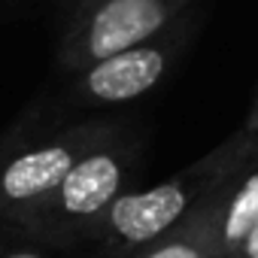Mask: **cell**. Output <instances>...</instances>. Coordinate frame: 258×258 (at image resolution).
Instances as JSON below:
<instances>
[{"label":"cell","instance_id":"obj_1","mask_svg":"<svg viewBox=\"0 0 258 258\" xmlns=\"http://www.w3.org/2000/svg\"><path fill=\"white\" fill-rule=\"evenodd\" d=\"M258 164V137L237 131L222 140L216 149L201 155L195 164L182 167L170 179L118 195L109 210L97 219L88 240H97L106 255L127 258L143 246L155 243L167 231H173L191 210L207 204L213 195L237 182Z\"/></svg>","mask_w":258,"mask_h":258},{"label":"cell","instance_id":"obj_2","mask_svg":"<svg viewBox=\"0 0 258 258\" xmlns=\"http://www.w3.org/2000/svg\"><path fill=\"white\" fill-rule=\"evenodd\" d=\"M134 164H137V149L124 143L121 134L112 137L109 143L79 158L70 167V173L16 225L46 243L88 240L91 228L109 210V204L127 191Z\"/></svg>","mask_w":258,"mask_h":258},{"label":"cell","instance_id":"obj_3","mask_svg":"<svg viewBox=\"0 0 258 258\" xmlns=\"http://www.w3.org/2000/svg\"><path fill=\"white\" fill-rule=\"evenodd\" d=\"M118 134L115 124L88 121L49 137L19 134L7 140L0 146V216L19 222L70 173L79 158Z\"/></svg>","mask_w":258,"mask_h":258},{"label":"cell","instance_id":"obj_4","mask_svg":"<svg viewBox=\"0 0 258 258\" xmlns=\"http://www.w3.org/2000/svg\"><path fill=\"white\" fill-rule=\"evenodd\" d=\"M191 0H76L61 40V67L79 73L103 58L155 40L173 28Z\"/></svg>","mask_w":258,"mask_h":258},{"label":"cell","instance_id":"obj_5","mask_svg":"<svg viewBox=\"0 0 258 258\" xmlns=\"http://www.w3.org/2000/svg\"><path fill=\"white\" fill-rule=\"evenodd\" d=\"M185 34L173 25L149 43L124 49L76 73L73 94L88 103H127L152 91L170 70Z\"/></svg>","mask_w":258,"mask_h":258},{"label":"cell","instance_id":"obj_6","mask_svg":"<svg viewBox=\"0 0 258 258\" xmlns=\"http://www.w3.org/2000/svg\"><path fill=\"white\" fill-rule=\"evenodd\" d=\"M213 243L222 258H231L237 246L258 225V170L243 173L237 182L210 198Z\"/></svg>","mask_w":258,"mask_h":258},{"label":"cell","instance_id":"obj_7","mask_svg":"<svg viewBox=\"0 0 258 258\" xmlns=\"http://www.w3.org/2000/svg\"><path fill=\"white\" fill-rule=\"evenodd\" d=\"M127 258H222L213 243L210 201L191 210L173 231H167L164 237H158L155 243L143 246Z\"/></svg>","mask_w":258,"mask_h":258},{"label":"cell","instance_id":"obj_8","mask_svg":"<svg viewBox=\"0 0 258 258\" xmlns=\"http://www.w3.org/2000/svg\"><path fill=\"white\" fill-rule=\"evenodd\" d=\"M231 258H258V225L249 231V237L237 246V252Z\"/></svg>","mask_w":258,"mask_h":258},{"label":"cell","instance_id":"obj_9","mask_svg":"<svg viewBox=\"0 0 258 258\" xmlns=\"http://www.w3.org/2000/svg\"><path fill=\"white\" fill-rule=\"evenodd\" d=\"M240 131L258 137V97L252 100V106H249V112H246V118H243V127H240Z\"/></svg>","mask_w":258,"mask_h":258},{"label":"cell","instance_id":"obj_10","mask_svg":"<svg viewBox=\"0 0 258 258\" xmlns=\"http://www.w3.org/2000/svg\"><path fill=\"white\" fill-rule=\"evenodd\" d=\"M0 258H46V255L37 252V249H16V252H7V255H0Z\"/></svg>","mask_w":258,"mask_h":258}]
</instances>
